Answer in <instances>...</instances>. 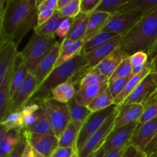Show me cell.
Returning a JSON list of instances; mask_svg holds the SVG:
<instances>
[{"label":"cell","mask_w":157,"mask_h":157,"mask_svg":"<svg viewBox=\"0 0 157 157\" xmlns=\"http://www.w3.org/2000/svg\"><path fill=\"white\" fill-rule=\"evenodd\" d=\"M1 1L0 43L12 41L16 46L32 27L37 25V0Z\"/></svg>","instance_id":"1"},{"label":"cell","mask_w":157,"mask_h":157,"mask_svg":"<svg viewBox=\"0 0 157 157\" xmlns=\"http://www.w3.org/2000/svg\"><path fill=\"white\" fill-rule=\"evenodd\" d=\"M157 41V9L147 14L123 37L121 50L130 56L137 52L149 53Z\"/></svg>","instance_id":"2"},{"label":"cell","mask_w":157,"mask_h":157,"mask_svg":"<svg viewBox=\"0 0 157 157\" xmlns=\"http://www.w3.org/2000/svg\"><path fill=\"white\" fill-rule=\"evenodd\" d=\"M87 66L88 64L84 58V54L81 53L74 59L55 67L43 82L37 87L27 104L38 103L39 104L41 101L50 98L52 90L55 87L71 80Z\"/></svg>","instance_id":"3"},{"label":"cell","mask_w":157,"mask_h":157,"mask_svg":"<svg viewBox=\"0 0 157 157\" xmlns=\"http://www.w3.org/2000/svg\"><path fill=\"white\" fill-rule=\"evenodd\" d=\"M58 41L56 36L38 35L34 32L25 47L20 52L29 72L33 71L40 61L55 47Z\"/></svg>","instance_id":"4"},{"label":"cell","mask_w":157,"mask_h":157,"mask_svg":"<svg viewBox=\"0 0 157 157\" xmlns=\"http://www.w3.org/2000/svg\"><path fill=\"white\" fill-rule=\"evenodd\" d=\"M51 123L55 134L59 137L71 123V117L67 104H63L48 98L40 103Z\"/></svg>","instance_id":"5"},{"label":"cell","mask_w":157,"mask_h":157,"mask_svg":"<svg viewBox=\"0 0 157 157\" xmlns=\"http://www.w3.org/2000/svg\"><path fill=\"white\" fill-rule=\"evenodd\" d=\"M117 108L118 106L113 104L104 110L91 113L79 130L75 146V155L84 147L89 138L102 127L107 118Z\"/></svg>","instance_id":"6"},{"label":"cell","mask_w":157,"mask_h":157,"mask_svg":"<svg viewBox=\"0 0 157 157\" xmlns=\"http://www.w3.org/2000/svg\"><path fill=\"white\" fill-rule=\"evenodd\" d=\"M118 113V108L104 122L102 127L94 133L86 142L84 147L75 155L76 157H88L96 153L98 150L104 146L106 139L113 130L114 127L115 120Z\"/></svg>","instance_id":"7"},{"label":"cell","mask_w":157,"mask_h":157,"mask_svg":"<svg viewBox=\"0 0 157 157\" xmlns=\"http://www.w3.org/2000/svg\"><path fill=\"white\" fill-rule=\"evenodd\" d=\"M144 15V14L133 11L118 13L110 17L101 32L126 35L136 26Z\"/></svg>","instance_id":"8"},{"label":"cell","mask_w":157,"mask_h":157,"mask_svg":"<svg viewBox=\"0 0 157 157\" xmlns=\"http://www.w3.org/2000/svg\"><path fill=\"white\" fill-rule=\"evenodd\" d=\"M21 135L27 144L42 157H51L59 147V140L56 136L41 135L23 130Z\"/></svg>","instance_id":"9"},{"label":"cell","mask_w":157,"mask_h":157,"mask_svg":"<svg viewBox=\"0 0 157 157\" xmlns=\"http://www.w3.org/2000/svg\"><path fill=\"white\" fill-rule=\"evenodd\" d=\"M137 126L138 123L135 122L120 128L113 129L104 142V147L105 151L127 147L130 144Z\"/></svg>","instance_id":"10"},{"label":"cell","mask_w":157,"mask_h":157,"mask_svg":"<svg viewBox=\"0 0 157 157\" xmlns=\"http://www.w3.org/2000/svg\"><path fill=\"white\" fill-rule=\"evenodd\" d=\"M37 87L38 84L36 78L31 72H29L24 83L11 99L10 113L20 111L28 104Z\"/></svg>","instance_id":"11"},{"label":"cell","mask_w":157,"mask_h":157,"mask_svg":"<svg viewBox=\"0 0 157 157\" xmlns=\"http://www.w3.org/2000/svg\"><path fill=\"white\" fill-rule=\"evenodd\" d=\"M61 41L62 40H58L57 44L52 49V51L40 61V63L34 69L33 71L31 72L36 78L38 87L47 78L50 72L55 68V64H56L57 61L59 58L60 53H61Z\"/></svg>","instance_id":"12"},{"label":"cell","mask_w":157,"mask_h":157,"mask_svg":"<svg viewBox=\"0 0 157 157\" xmlns=\"http://www.w3.org/2000/svg\"><path fill=\"white\" fill-rule=\"evenodd\" d=\"M156 88L157 85L153 80V75L150 73L136 86V88L126 98L121 106L130 104H144L146 100L156 90Z\"/></svg>","instance_id":"13"},{"label":"cell","mask_w":157,"mask_h":157,"mask_svg":"<svg viewBox=\"0 0 157 157\" xmlns=\"http://www.w3.org/2000/svg\"><path fill=\"white\" fill-rule=\"evenodd\" d=\"M124 35H117L101 46L97 48L92 52L87 54H84V56L87 61V64H88L89 67H91V68L94 67L101 61H103L106 57L111 54L115 49L120 47Z\"/></svg>","instance_id":"14"},{"label":"cell","mask_w":157,"mask_h":157,"mask_svg":"<svg viewBox=\"0 0 157 157\" xmlns=\"http://www.w3.org/2000/svg\"><path fill=\"white\" fill-rule=\"evenodd\" d=\"M157 134V116L137 126L130 144L143 150Z\"/></svg>","instance_id":"15"},{"label":"cell","mask_w":157,"mask_h":157,"mask_svg":"<svg viewBox=\"0 0 157 157\" xmlns=\"http://www.w3.org/2000/svg\"><path fill=\"white\" fill-rule=\"evenodd\" d=\"M144 109L145 107L141 104H130L118 107V113L115 120L113 129L138 122L144 113Z\"/></svg>","instance_id":"16"},{"label":"cell","mask_w":157,"mask_h":157,"mask_svg":"<svg viewBox=\"0 0 157 157\" xmlns=\"http://www.w3.org/2000/svg\"><path fill=\"white\" fill-rule=\"evenodd\" d=\"M14 70H15V60L8 71L6 72L4 79L0 82V119H1V122L4 121L10 114V87Z\"/></svg>","instance_id":"17"},{"label":"cell","mask_w":157,"mask_h":157,"mask_svg":"<svg viewBox=\"0 0 157 157\" xmlns=\"http://www.w3.org/2000/svg\"><path fill=\"white\" fill-rule=\"evenodd\" d=\"M128 55H126L121 48L118 47L93 68L99 71L109 80L120 63Z\"/></svg>","instance_id":"18"},{"label":"cell","mask_w":157,"mask_h":157,"mask_svg":"<svg viewBox=\"0 0 157 157\" xmlns=\"http://www.w3.org/2000/svg\"><path fill=\"white\" fill-rule=\"evenodd\" d=\"M18 46L12 41L0 43V82L4 79L6 72L16 57Z\"/></svg>","instance_id":"19"},{"label":"cell","mask_w":157,"mask_h":157,"mask_svg":"<svg viewBox=\"0 0 157 157\" xmlns=\"http://www.w3.org/2000/svg\"><path fill=\"white\" fill-rule=\"evenodd\" d=\"M29 73L27 68L24 58L21 56V53L18 52L15 59V70L12 75V81L10 87V97L11 99L14 96L17 90H18L21 84L24 83L28 74Z\"/></svg>","instance_id":"20"},{"label":"cell","mask_w":157,"mask_h":157,"mask_svg":"<svg viewBox=\"0 0 157 157\" xmlns=\"http://www.w3.org/2000/svg\"><path fill=\"white\" fill-rule=\"evenodd\" d=\"M110 17L111 15L110 14L103 12H94L91 15H89L84 41L86 42L97 34L101 32Z\"/></svg>","instance_id":"21"},{"label":"cell","mask_w":157,"mask_h":157,"mask_svg":"<svg viewBox=\"0 0 157 157\" xmlns=\"http://www.w3.org/2000/svg\"><path fill=\"white\" fill-rule=\"evenodd\" d=\"M67 107L70 113L71 122L81 129L87 118L91 115L92 112L87 107L78 104L75 99L69 101L67 104Z\"/></svg>","instance_id":"22"},{"label":"cell","mask_w":157,"mask_h":157,"mask_svg":"<svg viewBox=\"0 0 157 157\" xmlns=\"http://www.w3.org/2000/svg\"><path fill=\"white\" fill-rule=\"evenodd\" d=\"M113 104H114V98L109 89L108 83L106 82L104 84V87L101 92L87 107L92 113H95L104 110Z\"/></svg>","instance_id":"23"},{"label":"cell","mask_w":157,"mask_h":157,"mask_svg":"<svg viewBox=\"0 0 157 157\" xmlns=\"http://www.w3.org/2000/svg\"><path fill=\"white\" fill-rule=\"evenodd\" d=\"M24 130H27L31 133H37V134L55 136L50 121L41 105H40L39 110L37 111V119L35 124Z\"/></svg>","instance_id":"24"},{"label":"cell","mask_w":157,"mask_h":157,"mask_svg":"<svg viewBox=\"0 0 157 157\" xmlns=\"http://www.w3.org/2000/svg\"><path fill=\"white\" fill-rule=\"evenodd\" d=\"M104 84H90V85L80 87L77 90L74 99L78 104L84 107H88L102 90Z\"/></svg>","instance_id":"25"},{"label":"cell","mask_w":157,"mask_h":157,"mask_svg":"<svg viewBox=\"0 0 157 157\" xmlns=\"http://www.w3.org/2000/svg\"><path fill=\"white\" fill-rule=\"evenodd\" d=\"M77 93V88L71 80L62 83L52 90L51 98L63 104H67L74 99Z\"/></svg>","instance_id":"26"},{"label":"cell","mask_w":157,"mask_h":157,"mask_svg":"<svg viewBox=\"0 0 157 157\" xmlns=\"http://www.w3.org/2000/svg\"><path fill=\"white\" fill-rule=\"evenodd\" d=\"M150 73H152L151 68L149 67V65L147 64V66L146 67V68L141 73L138 74L136 75H133L131 79L128 81V83L127 84V85L125 86L124 90H122L121 94L119 95L116 97L114 98V104H116L117 106H121L123 104L124 101L126 100V98L132 93L133 90L136 88V86L147 76V75H150Z\"/></svg>","instance_id":"27"},{"label":"cell","mask_w":157,"mask_h":157,"mask_svg":"<svg viewBox=\"0 0 157 157\" xmlns=\"http://www.w3.org/2000/svg\"><path fill=\"white\" fill-rule=\"evenodd\" d=\"M156 9H157V0H129L128 2L120 9L118 13L133 11L147 15Z\"/></svg>","instance_id":"28"},{"label":"cell","mask_w":157,"mask_h":157,"mask_svg":"<svg viewBox=\"0 0 157 157\" xmlns=\"http://www.w3.org/2000/svg\"><path fill=\"white\" fill-rule=\"evenodd\" d=\"M89 15L80 13L74 18L71 28L67 38L73 40L74 41L84 40L86 31L87 28Z\"/></svg>","instance_id":"29"},{"label":"cell","mask_w":157,"mask_h":157,"mask_svg":"<svg viewBox=\"0 0 157 157\" xmlns=\"http://www.w3.org/2000/svg\"><path fill=\"white\" fill-rule=\"evenodd\" d=\"M84 43H85L84 40L74 41L68 47L61 49V53H60L59 58H58V61H57L56 64H55V67L74 59L75 57H77L78 55L82 53Z\"/></svg>","instance_id":"30"},{"label":"cell","mask_w":157,"mask_h":157,"mask_svg":"<svg viewBox=\"0 0 157 157\" xmlns=\"http://www.w3.org/2000/svg\"><path fill=\"white\" fill-rule=\"evenodd\" d=\"M21 138V135L19 134V131H9L0 140V157H9L12 150L18 145Z\"/></svg>","instance_id":"31"},{"label":"cell","mask_w":157,"mask_h":157,"mask_svg":"<svg viewBox=\"0 0 157 157\" xmlns=\"http://www.w3.org/2000/svg\"><path fill=\"white\" fill-rule=\"evenodd\" d=\"M79 130L80 129L76 125L71 122L58 137L59 147H72L75 149Z\"/></svg>","instance_id":"32"},{"label":"cell","mask_w":157,"mask_h":157,"mask_svg":"<svg viewBox=\"0 0 157 157\" xmlns=\"http://www.w3.org/2000/svg\"><path fill=\"white\" fill-rule=\"evenodd\" d=\"M64 18H63L58 11H55L54 15L52 18L44 23L41 27L34 29V32H35L38 35H49V36H56L55 33L58 29V26L60 25L61 22Z\"/></svg>","instance_id":"33"},{"label":"cell","mask_w":157,"mask_h":157,"mask_svg":"<svg viewBox=\"0 0 157 157\" xmlns=\"http://www.w3.org/2000/svg\"><path fill=\"white\" fill-rule=\"evenodd\" d=\"M117 35H116L114 33H110V32H100L99 33L94 35L93 38H91L90 39H89L88 41L84 43V45L83 47L82 53L87 54L92 52L94 49H96L97 48L101 46L104 43H106L109 40L113 38V37L117 36Z\"/></svg>","instance_id":"34"},{"label":"cell","mask_w":157,"mask_h":157,"mask_svg":"<svg viewBox=\"0 0 157 157\" xmlns=\"http://www.w3.org/2000/svg\"><path fill=\"white\" fill-rule=\"evenodd\" d=\"M39 108L40 104H30L25 105L20 110L22 120V130H26L35 124L37 119V111Z\"/></svg>","instance_id":"35"},{"label":"cell","mask_w":157,"mask_h":157,"mask_svg":"<svg viewBox=\"0 0 157 157\" xmlns=\"http://www.w3.org/2000/svg\"><path fill=\"white\" fill-rule=\"evenodd\" d=\"M107 81L108 79L99 71L94 68H89L80 80L78 89L90 84H104Z\"/></svg>","instance_id":"36"},{"label":"cell","mask_w":157,"mask_h":157,"mask_svg":"<svg viewBox=\"0 0 157 157\" xmlns=\"http://www.w3.org/2000/svg\"><path fill=\"white\" fill-rule=\"evenodd\" d=\"M132 66V74L136 75L141 73L148 64L149 56L145 52H137L130 56Z\"/></svg>","instance_id":"37"},{"label":"cell","mask_w":157,"mask_h":157,"mask_svg":"<svg viewBox=\"0 0 157 157\" xmlns=\"http://www.w3.org/2000/svg\"><path fill=\"white\" fill-rule=\"evenodd\" d=\"M129 0H101L95 12H103L111 16L117 15L120 9L128 2Z\"/></svg>","instance_id":"38"},{"label":"cell","mask_w":157,"mask_h":157,"mask_svg":"<svg viewBox=\"0 0 157 157\" xmlns=\"http://www.w3.org/2000/svg\"><path fill=\"white\" fill-rule=\"evenodd\" d=\"M132 75L133 74H132V66L131 63H130V56H127L117 67V68L113 71V75L109 78L108 81H114L118 78H125V77L130 76Z\"/></svg>","instance_id":"39"},{"label":"cell","mask_w":157,"mask_h":157,"mask_svg":"<svg viewBox=\"0 0 157 157\" xmlns=\"http://www.w3.org/2000/svg\"><path fill=\"white\" fill-rule=\"evenodd\" d=\"M1 124L4 125L9 132L12 130H17L20 132L22 130V120H21V111L13 112L10 113L4 121L1 122Z\"/></svg>","instance_id":"40"},{"label":"cell","mask_w":157,"mask_h":157,"mask_svg":"<svg viewBox=\"0 0 157 157\" xmlns=\"http://www.w3.org/2000/svg\"><path fill=\"white\" fill-rule=\"evenodd\" d=\"M58 12L64 18H75L81 12V0H71L67 6L58 10Z\"/></svg>","instance_id":"41"},{"label":"cell","mask_w":157,"mask_h":157,"mask_svg":"<svg viewBox=\"0 0 157 157\" xmlns=\"http://www.w3.org/2000/svg\"><path fill=\"white\" fill-rule=\"evenodd\" d=\"M133 76V75H130V76L125 77V78H118V79L114 80V81H107L108 87L110 89V92H111L112 95L113 96V98H115L117 95H119L122 92V90H124L125 86L128 83V81L131 79Z\"/></svg>","instance_id":"42"},{"label":"cell","mask_w":157,"mask_h":157,"mask_svg":"<svg viewBox=\"0 0 157 157\" xmlns=\"http://www.w3.org/2000/svg\"><path fill=\"white\" fill-rule=\"evenodd\" d=\"M73 21L74 18H64L61 22V24H60V25L58 26V29H57L56 33H55L56 37L59 38L60 40H63L67 38L71 30V28Z\"/></svg>","instance_id":"43"},{"label":"cell","mask_w":157,"mask_h":157,"mask_svg":"<svg viewBox=\"0 0 157 157\" xmlns=\"http://www.w3.org/2000/svg\"><path fill=\"white\" fill-rule=\"evenodd\" d=\"M101 0H81V12L90 15L96 11Z\"/></svg>","instance_id":"44"},{"label":"cell","mask_w":157,"mask_h":157,"mask_svg":"<svg viewBox=\"0 0 157 157\" xmlns=\"http://www.w3.org/2000/svg\"><path fill=\"white\" fill-rule=\"evenodd\" d=\"M156 116H157V102L155 103V104H151V105L148 106V107H145L142 116H141V117L140 118V120L137 122L138 126L147 122V121H150V120L156 117Z\"/></svg>","instance_id":"45"},{"label":"cell","mask_w":157,"mask_h":157,"mask_svg":"<svg viewBox=\"0 0 157 157\" xmlns=\"http://www.w3.org/2000/svg\"><path fill=\"white\" fill-rule=\"evenodd\" d=\"M56 10H53V9H48V10L42 11V12H39L38 14V19H37V25L35 26L34 29L36 28L41 27V25L47 22L49 19L52 17L54 13Z\"/></svg>","instance_id":"46"},{"label":"cell","mask_w":157,"mask_h":157,"mask_svg":"<svg viewBox=\"0 0 157 157\" xmlns=\"http://www.w3.org/2000/svg\"><path fill=\"white\" fill-rule=\"evenodd\" d=\"M58 0H37L38 12L42 11L53 9L56 10Z\"/></svg>","instance_id":"47"},{"label":"cell","mask_w":157,"mask_h":157,"mask_svg":"<svg viewBox=\"0 0 157 157\" xmlns=\"http://www.w3.org/2000/svg\"><path fill=\"white\" fill-rule=\"evenodd\" d=\"M146 154L143 150L133 146V144H129L126 148L125 152L122 157H145Z\"/></svg>","instance_id":"48"},{"label":"cell","mask_w":157,"mask_h":157,"mask_svg":"<svg viewBox=\"0 0 157 157\" xmlns=\"http://www.w3.org/2000/svg\"><path fill=\"white\" fill-rule=\"evenodd\" d=\"M75 154V148H72V147H58L51 157H72Z\"/></svg>","instance_id":"49"},{"label":"cell","mask_w":157,"mask_h":157,"mask_svg":"<svg viewBox=\"0 0 157 157\" xmlns=\"http://www.w3.org/2000/svg\"><path fill=\"white\" fill-rule=\"evenodd\" d=\"M26 144H27V142H26L25 138L21 135V138L20 140L19 143L15 147V149L12 150V152L10 153L9 157H22L23 153H24V150L25 149Z\"/></svg>","instance_id":"50"},{"label":"cell","mask_w":157,"mask_h":157,"mask_svg":"<svg viewBox=\"0 0 157 157\" xmlns=\"http://www.w3.org/2000/svg\"><path fill=\"white\" fill-rule=\"evenodd\" d=\"M156 151H157V134L144 150V152L146 155L150 154V153H154Z\"/></svg>","instance_id":"51"},{"label":"cell","mask_w":157,"mask_h":157,"mask_svg":"<svg viewBox=\"0 0 157 157\" xmlns=\"http://www.w3.org/2000/svg\"><path fill=\"white\" fill-rule=\"evenodd\" d=\"M127 147L125 148H118L109 150L106 152L104 157H122Z\"/></svg>","instance_id":"52"},{"label":"cell","mask_w":157,"mask_h":157,"mask_svg":"<svg viewBox=\"0 0 157 157\" xmlns=\"http://www.w3.org/2000/svg\"><path fill=\"white\" fill-rule=\"evenodd\" d=\"M22 157H42L40 154H38L36 151L32 149V147H31L29 144H26L25 149L24 150V153H23Z\"/></svg>","instance_id":"53"},{"label":"cell","mask_w":157,"mask_h":157,"mask_svg":"<svg viewBox=\"0 0 157 157\" xmlns=\"http://www.w3.org/2000/svg\"><path fill=\"white\" fill-rule=\"evenodd\" d=\"M156 102H157V88L156 89V90H155V91L153 92V93L152 94L150 95L147 100H146V101L144 103L143 105L144 106V107H148V106L151 105V104H155V103Z\"/></svg>","instance_id":"54"},{"label":"cell","mask_w":157,"mask_h":157,"mask_svg":"<svg viewBox=\"0 0 157 157\" xmlns=\"http://www.w3.org/2000/svg\"><path fill=\"white\" fill-rule=\"evenodd\" d=\"M148 65L151 68L152 73L157 75V54L150 62H148Z\"/></svg>","instance_id":"55"},{"label":"cell","mask_w":157,"mask_h":157,"mask_svg":"<svg viewBox=\"0 0 157 157\" xmlns=\"http://www.w3.org/2000/svg\"><path fill=\"white\" fill-rule=\"evenodd\" d=\"M156 54H157V41H156V42L155 43L154 45H153V47L151 48V50L149 52V53H148V56H149L148 62H150V61H151V60L153 59V58H154L155 56H156Z\"/></svg>","instance_id":"56"},{"label":"cell","mask_w":157,"mask_h":157,"mask_svg":"<svg viewBox=\"0 0 157 157\" xmlns=\"http://www.w3.org/2000/svg\"><path fill=\"white\" fill-rule=\"evenodd\" d=\"M71 2V0H58V2H57V9L56 10H60L62 8H64V6H67L69 2Z\"/></svg>","instance_id":"57"},{"label":"cell","mask_w":157,"mask_h":157,"mask_svg":"<svg viewBox=\"0 0 157 157\" xmlns=\"http://www.w3.org/2000/svg\"><path fill=\"white\" fill-rule=\"evenodd\" d=\"M105 153H106V151H105V150H104V146H103V147H101L100 150H98L96 153H94V154L90 155V156L88 157H104V155H105Z\"/></svg>","instance_id":"58"},{"label":"cell","mask_w":157,"mask_h":157,"mask_svg":"<svg viewBox=\"0 0 157 157\" xmlns=\"http://www.w3.org/2000/svg\"><path fill=\"white\" fill-rule=\"evenodd\" d=\"M73 42H74L73 40L70 39V38H64V39H63L62 41H61V49L68 47V46H70Z\"/></svg>","instance_id":"59"},{"label":"cell","mask_w":157,"mask_h":157,"mask_svg":"<svg viewBox=\"0 0 157 157\" xmlns=\"http://www.w3.org/2000/svg\"><path fill=\"white\" fill-rule=\"evenodd\" d=\"M145 157H157V151L154 152V153H150V154L146 155Z\"/></svg>","instance_id":"60"},{"label":"cell","mask_w":157,"mask_h":157,"mask_svg":"<svg viewBox=\"0 0 157 157\" xmlns=\"http://www.w3.org/2000/svg\"><path fill=\"white\" fill-rule=\"evenodd\" d=\"M152 75H153V80H154L155 83H156V84L157 85V75H155V74H153V73H152Z\"/></svg>","instance_id":"61"},{"label":"cell","mask_w":157,"mask_h":157,"mask_svg":"<svg viewBox=\"0 0 157 157\" xmlns=\"http://www.w3.org/2000/svg\"><path fill=\"white\" fill-rule=\"evenodd\" d=\"M72 157H76V156H75V155H74V156H72Z\"/></svg>","instance_id":"62"}]
</instances>
